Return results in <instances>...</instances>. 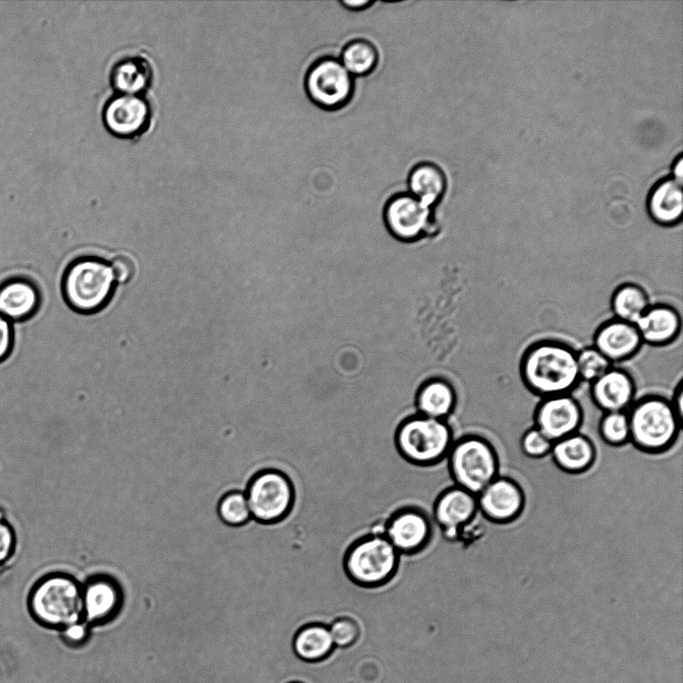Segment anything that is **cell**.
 I'll return each mask as SVG.
<instances>
[{
    "label": "cell",
    "instance_id": "1",
    "mask_svg": "<svg viewBox=\"0 0 683 683\" xmlns=\"http://www.w3.org/2000/svg\"><path fill=\"white\" fill-rule=\"evenodd\" d=\"M520 375L525 386L541 399L571 394L581 382L577 351L555 339L536 341L522 354Z\"/></svg>",
    "mask_w": 683,
    "mask_h": 683
},
{
    "label": "cell",
    "instance_id": "2",
    "mask_svg": "<svg viewBox=\"0 0 683 683\" xmlns=\"http://www.w3.org/2000/svg\"><path fill=\"white\" fill-rule=\"evenodd\" d=\"M116 280L108 262L97 256L70 261L61 276L63 301L73 312L88 315L101 311L111 301Z\"/></svg>",
    "mask_w": 683,
    "mask_h": 683
},
{
    "label": "cell",
    "instance_id": "3",
    "mask_svg": "<svg viewBox=\"0 0 683 683\" xmlns=\"http://www.w3.org/2000/svg\"><path fill=\"white\" fill-rule=\"evenodd\" d=\"M630 440L646 454H662L670 450L682 431L683 418L667 398L648 394L635 399L627 410Z\"/></svg>",
    "mask_w": 683,
    "mask_h": 683
},
{
    "label": "cell",
    "instance_id": "4",
    "mask_svg": "<svg viewBox=\"0 0 683 683\" xmlns=\"http://www.w3.org/2000/svg\"><path fill=\"white\" fill-rule=\"evenodd\" d=\"M401 555L382 531L363 534L345 549L342 567L356 586L376 589L390 583L400 566Z\"/></svg>",
    "mask_w": 683,
    "mask_h": 683
},
{
    "label": "cell",
    "instance_id": "5",
    "mask_svg": "<svg viewBox=\"0 0 683 683\" xmlns=\"http://www.w3.org/2000/svg\"><path fill=\"white\" fill-rule=\"evenodd\" d=\"M32 618L40 625L63 629L83 620L82 583L74 576L55 572L42 577L28 598Z\"/></svg>",
    "mask_w": 683,
    "mask_h": 683
},
{
    "label": "cell",
    "instance_id": "6",
    "mask_svg": "<svg viewBox=\"0 0 683 683\" xmlns=\"http://www.w3.org/2000/svg\"><path fill=\"white\" fill-rule=\"evenodd\" d=\"M454 441L446 420L420 414L405 418L397 426L394 444L398 454L409 464L431 467L441 463Z\"/></svg>",
    "mask_w": 683,
    "mask_h": 683
},
{
    "label": "cell",
    "instance_id": "7",
    "mask_svg": "<svg viewBox=\"0 0 683 683\" xmlns=\"http://www.w3.org/2000/svg\"><path fill=\"white\" fill-rule=\"evenodd\" d=\"M446 460L453 485L474 495L500 475L495 447L488 439L477 434H466L454 439Z\"/></svg>",
    "mask_w": 683,
    "mask_h": 683
},
{
    "label": "cell",
    "instance_id": "8",
    "mask_svg": "<svg viewBox=\"0 0 683 683\" xmlns=\"http://www.w3.org/2000/svg\"><path fill=\"white\" fill-rule=\"evenodd\" d=\"M244 493L251 518L260 525L281 523L290 516L296 502V489L291 477L275 467L254 472Z\"/></svg>",
    "mask_w": 683,
    "mask_h": 683
},
{
    "label": "cell",
    "instance_id": "9",
    "mask_svg": "<svg viewBox=\"0 0 683 683\" xmlns=\"http://www.w3.org/2000/svg\"><path fill=\"white\" fill-rule=\"evenodd\" d=\"M305 91L309 99L324 110H338L350 102L354 94L353 76L338 58L325 56L308 68Z\"/></svg>",
    "mask_w": 683,
    "mask_h": 683
},
{
    "label": "cell",
    "instance_id": "10",
    "mask_svg": "<svg viewBox=\"0 0 683 683\" xmlns=\"http://www.w3.org/2000/svg\"><path fill=\"white\" fill-rule=\"evenodd\" d=\"M433 525L432 518L423 508L403 505L387 517L382 533L401 556H413L431 544Z\"/></svg>",
    "mask_w": 683,
    "mask_h": 683
},
{
    "label": "cell",
    "instance_id": "11",
    "mask_svg": "<svg viewBox=\"0 0 683 683\" xmlns=\"http://www.w3.org/2000/svg\"><path fill=\"white\" fill-rule=\"evenodd\" d=\"M102 120L113 136L137 138L149 129L152 109L144 95L115 93L103 107Z\"/></svg>",
    "mask_w": 683,
    "mask_h": 683
},
{
    "label": "cell",
    "instance_id": "12",
    "mask_svg": "<svg viewBox=\"0 0 683 683\" xmlns=\"http://www.w3.org/2000/svg\"><path fill=\"white\" fill-rule=\"evenodd\" d=\"M477 498L471 492L452 485L443 489L432 506V521L444 538L458 539L478 514Z\"/></svg>",
    "mask_w": 683,
    "mask_h": 683
},
{
    "label": "cell",
    "instance_id": "13",
    "mask_svg": "<svg viewBox=\"0 0 683 683\" xmlns=\"http://www.w3.org/2000/svg\"><path fill=\"white\" fill-rule=\"evenodd\" d=\"M534 427L552 443L579 432L583 411L571 394L542 398L534 411Z\"/></svg>",
    "mask_w": 683,
    "mask_h": 683
},
{
    "label": "cell",
    "instance_id": "14",
    "mask_svg": "<svg viewBox=\"0 0 683 683\" xmlns=\"http://www.w3.org/2000/svg\"><path fill=\"white\" fill-rule=\"evenodd\" d=\"M478 512L496 524H508L518 519L525 508V494L519 483L498 475L477 495Z\"/></svg>",
    "mask_w": 683,
    "mask_h": 683
},
{
    "label": "cell",
    "instance_id": "15",
    "mask_svg": "<svg viewBox=\"0 0 683 683\" xmlns=\"http://www.w3.org/2000/svg\"><path fill=\"white\" fill-rule=\"evenodd\" d=\"M431 214L432 208L409 192L393 195L386 202L383 213L389 232L403 241H413L422 237L430 226Z\"/></svg>",
    "mask_w": 683,
    "mask_h": 683
},
{
    "label": "cell",
    "instance_id": "16",
    "mask_svg": "<svg viewBox=\"0 0 683 683\" xmlns=\"http://www.w3.org/2000/svg\"><path fill=\"white\" fill-rule=\"evenodd\" d=\"M123 597L116 578L101 573L91 575L82 583L83 619L88 624L107 622L121 609Z\"/></svg>",
    "mask_w": 683,
    "mask_h": 683
},
{
    "label": "cell",
    "instance_id": "17",
    "mask_svg": "<svg viewBox=\"0 0 683 683\" xmlns=\"http://www.w3.org/2000/svg\"><path fill=\"white\" fill-rule=\"evenodd\" d=\"M642 345L634 324L613 317L596 329L592 346L613 364L632 358Z\"/></svg>",
    "mask_w": 683,
    "mask_h": 683
},
{
    "label": "cell",
    "instance_id": "18",
    "mask_svg": "<svg viewBox=\"0 0 683 683\" xmlns=\"http://www.w3.org/2000/svg\"><path fill=\"white\" fill-rule=\"evenodd\" d=\"M635 392L632 376L613 366L590 383L592 401L603 413L627 411L635 400Z\"/></svg>",
    "mask_w": 683,
    "mask_h": 683
},
{
    "label": "cell",
    "instance_id": "19",
    "mask_svg": "<svg viewBox=\"0 0 683 683\" xmlns=\"http://www.w3.org/2000/svg\"><path fill=\"white\" fill-rule=\"evenodd\" d=\"M41 304L37 284L25 276H14L0 284V314L11 322H22L34 315Z\"/></svg>",
    "mask_w": 683,
    "mask_h": 683
},
{
    "label": "cell",
    "instance_id": "20",
    "mask_svg": "<svg viewBox=\"0 0 683 683\" xmlns=\"http://www.w3.org/2000/svg\"><path fill=\"white\" fill-rule=\"evenodd\" d=\"M634 325L643 344L666 346L679 336L681 317L677 309L669 304H650Z\"/></svg>",
    "mask_w": 683,
    "mask_h": 683
},
{
    "label": "cell",
    "instance_id": "21",
    "mask_svg": "<svg viewBox=\"0 0 683 683\" xmlns=\"http://www.w3.org/2000/svg\"><path fill=\"white\" fill-rule=\"evenodd\" d=\"M647 211L651 219L662 226H674L681 222L683 192L681 181L664 177L651 188L647 197Z\"/></svg>",
    "mask_w": 683,
    "mask_h": 683
},
{
    "label": "cell",
    "instance_id": "22",
    "mask_svg": "<svg viewBox=\"0 0 683 683\" xmlns=\"http://www.w3.org/2000/svg\"><path fill=\"white\" fill-rule=\"evenodd\" d=\"M555 465L568 474L587 472L596 461V448L589 437L576 432L554 443L550 454Z\"/></svg>",
    "mask_w": 683,
    "mask_h": 683
},
{
    "label": "cell",
    "instance_id": "23",
    "mask_svg": "<svg viewBox=\"0 0 683 683\" xmlns=\"http://www.w3.org/2000/svg\"><path fill=\"white\" fill-rule=\"evenodd\" d=\"M153 67L142 55H128L118 59L110 71V83L116 93L143 95L152 85Z\"/></svg>",
    "mask_w": 683,
    "mask_h": 683
},
{
    "label": "cell",
    "instance_id": "24",
    "mask_svg": "<svg viewBox=\"0 0 683 683\" xmlns=\"http://www.w3.org/2000/svg\"><path fill=\"white\" fill-rule=\"evenodd\" d=\"M407 183L409 193L430 208L442 199L447 188L442 168L428 161L420 162L410 170Z\"/></svg>",
    "mask_w": 683,
    "mask_h": 683
},
{
    "label": "cell",
    "instance_id": "25",
    "mask_svg": "<svg viewBox=\"0 0 683 683\" xmlns=\"http://www.w3.org/2000/svg\"><path fill=\"white\" fill-rule=\"evenodd\" d=\"M292 649L302 661L314 663L325 660L335 649L328 625L320 622L304 624L293 636Z\"/></svg>",
    "mask_w": 683,
    "mask_h": 683
},
{
    "label": "cell",
    "instance_id": "26",
    "mask_svg": "<svg viewBox=\"0 0 683 683\" xmlns=\"http://www.w3.org/2000/svg\"><path fill=\"white\" fill-rule=\"evenodd\" d=\"M455 405L456 394L452 385L440 378L424 383L416 396L418 414L433 419L446 420Z\"/></svg>",
    "mask_w": 683,
    "mask_h": 683
},
{
    "label": "cell",
    "instance_id": "27",
    "mask_svg": "<svg viewBox=\"0 0 683 683\" xmlns=\"http://www.w3.org/2000/svg\"><path fill=\"white\" fill-rule=\"evenodd\" d=\"M649 306L644 288L632 282L617 286L610 299L614 318L631 324H635Z\"/></svg>",
    "mask_w": 683,
    "mask_h": 683
},
{
    "label": "cell",
    "instance_id": "28",
    "mask_svg": "<svg viewBox=\"0 0 683 683\" xmlns=\"http://www.w3.org/2000/svg\"><path fill=\"white\" fill-rule=\"evenodd\" d=\"M339 60L352 76H365L376 68L379 53L370 40L356 38L344 46Z\"/></svg>",
    "mask_w": 683,
    "mask_h": 683
},
{
    "label": "cell",
    "instance_id": "29",
    "mask_svg": "<svg viewBox=\"0 0 683 683\" xmlns=\"http://www.w3.org/2000/svg\"><path fill=\"white\" fill-rule=\"evenodd\" d=\"M216 513L222 523L232 527H241L252 521L244 490L241 489L225 493L217 503Z\"/></svg>",
    "mask_w": 683,
    "mask_h": 683
},
{
    "label": "cell",
    "instance_id": "30",
    "mask_svg": "<svg viewBox=\"0 0 683 683\" xmlns=\"http://www.w3.org/2000/svg\"><path fill=\"white\" fill-rule=\"evenodd\" d=\"M599 436L606 444L623 446L630 440L627 411L603 413L598 425Z\"/></svg>",
    "mask_w": 683,
    "mask_h": 683
},
{
    "label": "cell",
    "instance_id": "31",
    "mask_svg": "<svg viewBox=\"0 0 683 683\" xmlns=\"http://www.w3.org/2000/svg\"><path fill=\"white\" fill-rule=\"evenodd\" d=\"M612 364L593 346L577 351V368L580 381L591 383Z\"/></svg>",
    "mask_w": 683,
    "mask_h": 683
},
{
    "label": "cell",
    "instance_id": "32",
    "mask_svg": "<svg viewBox=\"0 0 683 683\" xmlns=\"http://www.w3.org/2000/svg\"><path fill=\"white\" fill-rule=\"evenodd\" d=\"M335 648H349L361 635V628L356 619L350 616H338L328 625Z\"/></svg>",
    "mask_w": 683,
    "mask_h": 683
},
{
    "label": "cell",
    "instance_id": "33",
    "mask_svg": "<svg viewBox=\"0 0 683 683\" xmlns=\"http://www.w3.org/2000/svg\"><path fill=\"white\" fill-rule=\"evenodd\" d=\"M520 447L525 456L540 459L550 454L552 442L533 426L523 433Z\"/></svg>",
    "mask_w": 683,
    "mask_h": 683
},
{
    "label": "cell",
    "instance_id": "34",
    "mask_svg": "<svg viewBox=\"0 0 683 683\" xmlns=\"http://www.w3.org/2000/svg\"><path fill=\"white\" fill-rule=\"evenodd\" d=\"M16 552V535L13 527L0 513V571L7 567Z\"/></svg>",
    "mask_w": 683,
    "mask_h": 683
},
{
    "label": "cell",
    "instance_id": "35",
    "mask_svg": "<svg viewBox=\"0 0 683 683\" xmlns=\"http://www.w3.org/2000/svg\"><path fill=\"white\" fill-rule=\"evenodd\" d=\"M111 268L116 282L126 283L130 281L136 272L134 260L126 255L119 254L112 260Z\"/></svg>",
    "mask_w": 683,
    "mask_h": 683
},
{
    "label": "cell",
    "instance_id": "36",
    "mask_svg": "<svg viewBox=\"0 0 683 683\" xmlns=\"http://www.w3.org/2000/svg\"><path fill=\"white\" fill-rule=\"evenodd\" d=\"M88 634V623L85 621L74 623L61 630V635L65 642L73 645L84 642L88 637Z\"/></svg>",
    "mask_w": 683,
    "mask_h": 683
},
{
    "label": "cell",
    "instance_id": "37",
    "mask_svg": "<svg viewBox=\"0 0 683 683\" xmlns=\"http://www.w3.org/2000/svg\"><path fill=\"white\" fill-rule=\"evenodd\" d=\"M13 346L12 322L0 314V362L7 358Z\"/></svg>",
    "mask_w": 683,
    "mask_h": 683
},
{
    "label": "cell",
    "instance_id": "38",
    "mask_svg": "<svg viewBox=\"0 0 683 683\" xmlns=\"http://www.w3.org/2000/svg\"><path fill=\"white\" fill-rule=\"evenodd\" d=\"M677 414L683 418V385L680 380L670 400Z\"/></svg>",
    "mask_w": 683,
    "mask_h": 683
},
{
    "label": "cell",
    "instance_id": "39",
    "mask_svg": "<svg viewBox=\"0 0 683 683\" xmlns=\"http://www.w3.org/2000/svg\"><path fill=\"white\" fill-rule=\"evenodd\" d=\"M374 2L369 1V0H354V1H349V0H344L341 1V4L346 7L349 10L352 11H360L363 10L369 6H371Z\"/></svg>",
    "mask_w": 683,
    "mask_h": 683
},
{
    "label": "cell",
    "instance_id": "40",
    "mask_svg": "<svg viewBox=\"0 0 683 683\" xmlns=\"http://www.w3.org/2000/svg\"><path fill=\"white\" fill-rule=\"evenodd\" d=\"M672 168L674 174L673 177L681 181L683 175V159L681 154H679L678 157L675 159Z\"/></svg>",
    "mask_w": 683,
    "mask_h": 683
},
{
    "label": "cell",
    "instance_id": "41",
    "mask_svg": "<svg viewBox=\"0 0 683 683\" xmlns=\"http://www.w3.org/2000/svg\"><path fill=\"white\" fill-rule=\"evenodd\" d=\"M289 683H303V682H300V681H292V682H289Z\"/></svg>",
    "mask_w": 683,
    "mask_h": 683
}]
</instances>
